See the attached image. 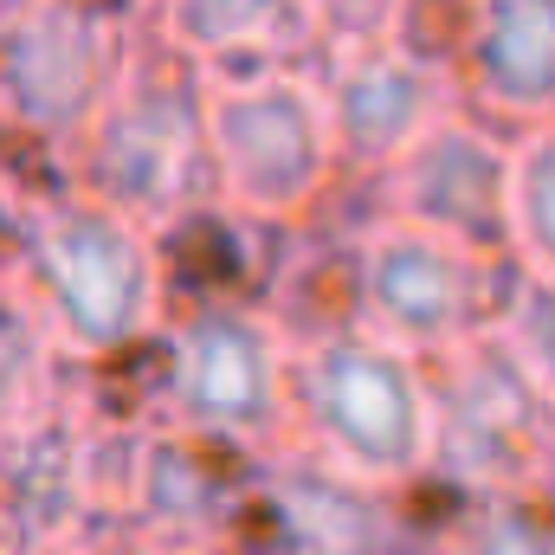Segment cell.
Segmentation results:
<instances>
[{"label":"cell","mask_w":555,"mask_h":555,"mask_svg":"<svg viewBox=\"0 0 555 555\" xmlns=\"http://www.w3.org/2000/svg\"><path fill=\"white\" fill-rule=\"evenodd\" d=\"M20 7H26V0H0V26H7V20H13Z\"/></svg>","instance_id":"obj_22"},{"label":"cell","mask_w":555,"mask_h":555,"mask_svg":"<svg viewBox=\"0 0 555 555\" xmlns=\"http://www.w3.org/2000/svg\"><path fill=\"white\" fill-rule=\"evenodd\" d=\"M0 142H7V137H0Z\"/></svg>","instance_id":"obj_24"},{"label":"cell","mask_w":555,"mask_h":555,"mask_svg":"<svg viewBox=\"0 0 555 555\" xmlns=\"http://www.w3.org/2000/svg\"><path fill=\"white\" fill-rule=\"evenodd\" d=\"M310 13H317V33H323V59L401 39L414 26V0H310Z\"/></svg>","instance_id":"obj_20"},{"label":"cell","mask_w":555,"mask_h":555,"mask_svg":"<svg viewBox=\"0 0 555 555\" xmlns=\"http://www.w3.org/2000/svg\"><path fill=\"white\" fill-rule=\"evenodd\" d=\"M530 491L555 511V426H550V439H543V459H537V485H530Z\"/></svg>","instance_id":"obj_21"},{"label":"cell","mask_w":555,"mask_h":555,"mask_svg":"<svg viewBox=\"0 0 555 555\" xmlns=\"http://www.w3.org/2000/svg\"><path fill=\"white\" fill-rule=\"evenodd\" d=\"M511 259L478 253L439 227H420L401 214H375L356 233V304L362 323L395 336L414 356H446L472 330L498 317Z\"/></svg>","instance_id":"obj_10"},{"label":"cell","mask_w":555,"mask_h":555,"mask_svg":"<svg viewBox=\"0 0 555 555\" xmlns=\"http://www.w3.org/2000/svg\"><path fill=\"white\" fill-rule=\"evenodd\" d=\"M511 142L517 137H498L491 117L459 104L375 175V207L511 259Z\"/></svg>","instance_id":"obj_11"},{"label":"cell","mask_w":555,"mask_h":555,"mask_svg":"<svg viewBox=\"0 0 555 555\" xmlns=\"http://www.w3.org/2000/svg\"><path fill=\"white\" fill-rule=\"evenodd\" d=\"M98 555H117V550H98Z\"/></svg>","instance_id":"obj_23"},{"label":"cell","mask_w":555,"mask_h":555,"mask_svg":"<svg viewBox=\"0 0 555 555\" xmlns=\"http://www.w3.org/2000/svg\"><path fill=\"white\" fill-rule=\"evenodd\" d=\"M149 26L201 59L207 72L246 65H310L323 59V33L310 0H155Z\"/></svg>","instance_id":"obj_15"},{"label":"cell","mask_w":555,"mask_h":555,"mask_svg":"<svg viewBox=\"0 0 555 555\" xmlns=\"http://www.w3.org/2000/svg\"><path fill=\"white\" fill-rule=\"evenodd\" d=\"M259 537L272 555H408L401 491H382L323 452L284 439L259 452Z\"/></svg>","instance_id":"obj_13"},{"label":"cell","mask_w":555,"mask_h":555,"mask_svg":"<svg viewBox=\"0 0 555 555\" xmlns=\"http://www.w3.org/2000/svg\"><path fill=\"white\" fill-rule=\"evenodd\" d=\"M7 266L46 310L78 369L137 356L168 323V246L91 188H20L0 168Z\"/></svg>","instance_id":"obj_1"},{"label":"cell","mask_w":555,"mask_h":555,"mask_svg":"<svg viewBox=\"0 0 555 555\" xmlns=\"http://www.w3.org/2000/svg\"><path fill=\"white\" fill-rule=\"evenodd\" d=\"M104 543V395L98 382H65L0 433V550L98 555Z\"/></svg>","instance_id":"obj_9"},{"label":"cell","mask_w":555,"mask_h":555,"mask_svg":"<svg viewBox=\"0 0 555 555\" xmlns=\"http://www.w3.org/2000/svg\"><path fill=\"white\" fill-rule=\"evenodd\" d=\"M452 72L478 117L530 130L555 117V0H465Z\"/></svg>","instance_id":"obj_14"},{"label":"cell","mask_w":555,"mask_h":555,"mask_svg":"<svg viewBox=\"0 0 555 555\" xmlns=\"http://www.w3.org/2000/svg\"><path fill=\"white\" fill-rule=\"evenodd\" d=\"M491 323L517 343V356L530 362V375L555 395V284H550V278H530V272H517V266H511L504 297H498V317H491Z\"/></svg>","instance_id":"obj_19"},{"label":"cell","mask_w":555,"mask_h":555,"mask_svg":"<svg viewBox=\"0 0 555 555\" xmlns=\"http://www.w3.org/2000/svg\"><path fill=\"white\" fill-rule=\"evenodd\" d=\"M137 33L142 20L117 0H26L0 26V137L72 155L130 65Z\"/></svg>","instance_id":"obj_7"},{"label":"cell","mask_w":555,"mask_h":555,"mask_svg":"<svg viewBox=\"0 0 555 555\" xmlns=\"http://www.w3.org/2000/svg\"><path fill=\"white\" fill-rule=\"evenodd\" d=\"M207 78L214 72L201 59H188L142 20L130 65L117 72L111 98L98 104V117L65 155L72 181L168 240L194 207L214 201Z\"/></svg>","instance_id":"obj_2"},{"label":"cell","mask_w":555,"mask_h":555,"mask_svg":"<svg viewBox=\"0 0 555 555\" xmlns=\"http://www.w3.org/2000/svg\"><path fill=\"white\" fill-rule=\"evenodd\" d=\"M511 266L555 284V117L511 142Z\"/></svg>","instance_id":"obj_17"},{"label":"cell","mask_w":555,"mask_h":555,"mask_svg":"<svg viewBox=\"0 0 555 555\" xmlns=\"http://www.w3.org/2000/svg\"><path fill=\"white\" fill-rule=\"evenodd\" d=\"M291 439L382 491L426 485L439 446L426 356L369 323L291 343Z\"/></svg>","instance_id":"obj_3"},{"label":"cell","mask_w":555,"mask_h":555,"mask_svg":"<svg viewBox=\"0 0 555 555\" xmlns=\"http://www.w3.org/2000/svg\"><path fill=\"white\" fill-rule=\"evenodd\" d=\"M323 85H330L336 142H343L349 175H382L439 117H452L465 104L452 52H426L408 33L382 39V46H362V52L323 59Z\"/></svg>","instance_id":"obj_12"},{"label":"cell","mask_w":555,"mask_h":555,"mask_svg":"<svg viewBox=\"0 0 555 555\" xmlns=\"http://www.w3.org/2000/svg\"><path fill=\"white\" fill-rule=\"evenodd\" d=\"M253 452L104 401V524L117 555H207L259 530Z\"/></svg>","instance_id":"obj_5"},{"label":"cell","mask_w":555,"mask_h":555,"mask_svg":"<svg viewBox=\"0 0 555 555\" xmlns=\"http://www.w3.org/2000/svg\"><path fill=\"white\" fill-rule=\"evenodd\" d=\"M433 555H555V511L537 491L465 498Z\"/></svg>","instance_id":"obj_18"},{"label":"cell","mask_w":555,"mask_h":555,"mask_svg":"<svg viewBox=\"0 0 555 555\" xmlns=\"http://www.w3.org/2000/svg\"><path fill=\"white\" fill-rule=\"evenodd\" d=\"M142 414L272 452L291 439V336L259 297H201L162 323Z\"/></svg>","instance_id":"obj_6"},{"label":"cell","mask_w":555,"mask_h":555,"mask_svg":"<svg viewBox=\"0 0 555 555\" xmlns=\"http://www.w3.org/2000/svg\"><path fill=\"white\" fill-rule=\"evenodd\" d=\"M433 369V414H439V446H433V478L452 485L459 498H491V491H530L537 459L555 426V395L530 375L517 343L485 323Z\"/></svg>","instance_id":"obj_8"},{"label":"cell","mask_w":555,"mask_h":555,"mask_svg":"<svg viewBox=\"0 0 555 555\" xmlns=\"http://www.w3.org/2000/svg\"><path fill=\"white\" fill-rule=\"evenodd\" d=\"M207 162L214 201L259 220L304 227L336 194L343 142L323 65H246L207 78Z\"/></svg>","instance_id":"obj_4"},{"label":"cell","mask_w":555,"mask_h":555,"mask_svg":"<svg viewBox=\"0 0 555 555\" xmlns=\"http://www.w3.org/2000/svg\"><path fill=\"white\" fill-rule=\"evenodd\" d=\"M65 343L52 336L39 297L13 272H0V433L33 420L72 375H65Z\"/></svg>","instance_id":"obj_16"}]
</instances>
